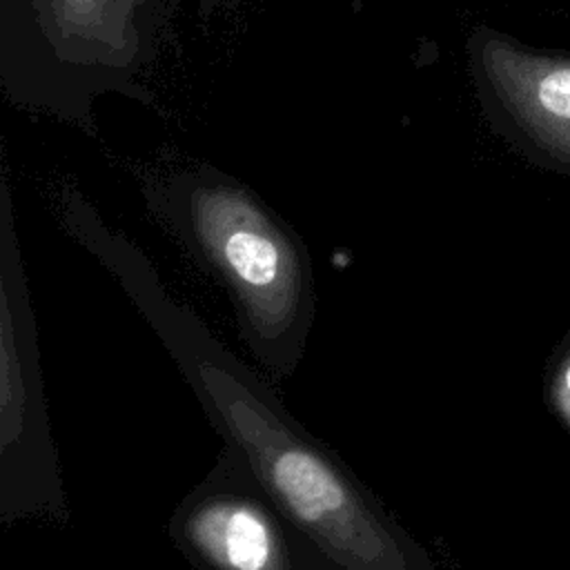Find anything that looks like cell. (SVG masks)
I'll return each instance as SVG.
<instances>
[{"label":"cell","mask_w":570,"mask_h":570,"mask_svg":"<svg viewBox=\"0 0 570 570\" xmlns=\"http://www.w3.org/2000/svg\"><path fill=\"white\" fill-rule=\"evenodd\" d=\"M559 405H561L563 414L570 421V361L566 363V367L561 372V379H559Z\"/></svg>","instance_id":"obj_7"},{"label":"cell","mask_w":570,"mask_h":570,"mask_svg":"<svg viewBox=\"0 0 570 570\" xmlns=\"http://www.w3.org/2000/svg\"><path fill=\"white\" fill-rule=\"evenodd\" d=\"M67 523L69 505L47 412L38 325L9 216L0 238V521Z\"/></svg>","instance_id":"obj_3"},{"label":"cell","mask_w":570,"mask_h":570,"mask_svg":"<svg viewBox=\"0 0 570 570\" xmlns=\"http://www.w3.org/2000/svg\"><path fill=\"white\" fill-rule=\"evenodd\" d=\"M60 40L102 58L125 56L134 47V0H38Z\"/></svg>","instance_id":"obj_6"},{"label":"cell","mask_w":570,"mask_h":570,"mask_svg":"<svg viewBox=\"0 0 570 570\" xmlns=\"http://www.w3.org/2000/svg\"><path fill=\"white\" fill-rule=\"evenodd\" d=\"M167 214L194 258L225 287L245 347L274 379H287L316 316L303 240L254 194L223 180L174 191Z\"/></svg>","instance_id":"obj_2"},{"label":"cell","mask_w":570,"mask_h":570,"mask_svg":"<svg viewBox=\"0 0 570 570\" xmlns=\"http://www.w3.org/2000/svg\"><path fill=\"white\" fill-rule=\"evenodd\" d=\"M80 223L82 243L149 323L225 445L294 521L352 570H439L374 490L312 436L272 385L225 347L191 307L167 292L136 247L96 223Z\"/></svg>","instance_id":"obj_1"},{"label":"cell","mask_w":570,"mask_h":570,"mask_svg":"<svg viewBox=\"0 0 570 570\" xmlns=\"http://www.w3.org/2000/svg\"><path fill=\"white\" fill-rule=\"evenodd\" d=\"M167 532L196 570H352L294 521L227 445L178 501Z\"/></svg>","instance_id":"obj_4"},{"label":"cell","mask_w":570,"mask_h":570,"mask_svg":"<svg viewBox=\"0 0 570 570\" xmlns=\"http://www.w3.org/2000/svg\"><path fill=\"white\" fill-rule=\"evenodd\" d=\"M485 85L532 151L570 165V58L488 38L479 53Z\"/></svg>","instance_id":"obj_5"}]
</instances>
